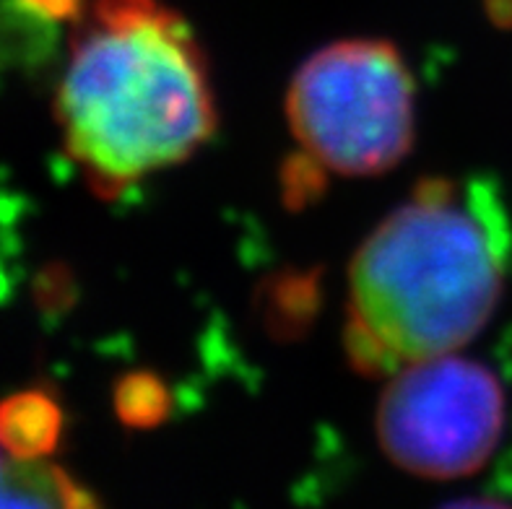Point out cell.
<instances>
[{"mask_svg": "<svg viewBox=\"0 0 512 509\" xmlns=\"http://www.w3.org/2000/svg\"><path fill=\"white\" fill-rule=\"evenodd\" d=\"M97 497L58 465L19 460L0 471V507H94Z\"/></svg>", "mask_w": 512, "mask_h": 509, "instance_id": "52a82bcc", "label": "cell"}, {"mask_svg": "<svg viewBox=\"0 0 512 509\" xmlns=\"http://www.w3.org/2000/svg\"><path fill=\"white\" fill-rule=\"evenodd\" d=\"M507 252L505 211L487 185L471 187V198H411L351 260L349 310L406 364L453 354L489 323Z\"/></svg>", "mask_w": 512, "mask_h": 509, "instance_id": "7a4b0ae2", "label": "cell"}, {"mask_svg": "<svg viewBox=\"0 0 512 509\" xmlns=\"http://www.w3.org/2000/svg\"><path fill=\"white\" fill-rule=\"evenodd\" d=\"M58 52L55 21L21 0H0V68L39 71Z\"/></svg>", "mask_w": 512, "mask_h": 509, "instance_id": "ba28073f", "label": "cell"}, {"mask_svg": "<svg viewBox=\"0 0 512 509\" xmlns=\"http://www.w3.org/2000/svg\"><path fill=\"white\" fill-rule=\"evenodd\" d=\"M52 21H78L84 13V0H21Z\"/></svg>", "mask_w": 512, "mask_h": 509, "instance_id": "4fadbf2b", "label": "cell"}, {"mask_svg": "<svg viewBox=\"0 0 512 509\" xmlns=\"http://www.w3.org/2000/svg\"><path fill=\"white\" fill-rule=\"evenodd\" d=\"M505 429V393L479 361L432 356L393 374L377 408V437L398 468L461 478L487 463Z\"/></svg>", "mask_w": 512, "mask_h": 509, "instance_id": "277c9868", "label": "cell"}, {"mask_svg": "<svg viewBox=\"0 0 512 509\" xmlns=\"http://www.w3.org/2000/svg\"><path fill=\"white\" fill-rule=\"evenodd\" d=\"M32 294L37 310L45 317H60L68 310H73V304L78 299V284L73 271L60 260L42 265L32 281Z\"/></svg>", "mask_w": 512, "mask_h": 509, "instance_id": "7c38bea8", "label": "cell"}, {"mask_svg": "<svg viewBox=\"0 0 512 509\" xmlns=\"http://www.w3.org/2000/svg\"><path fill=\"white\" fill-rule=\"evenodd\" d=\"M6 291H8V281L6 276H3V271H0V299L6 297Z\"/></svg>", "mask_w": 512, "mask_h": 509, "instance_id": "9a60e30c", "label": "cell"}, {"mask_svg": "<svg viewBox=\"0 0 512 509\" xmlns=\"http://www.w3.org/2000/svg\"><path fill=\"white\" fill-rule=\"evenodd\" d=\"M414 78L388 39H341L302 63L286 117L302 149L349 177L383 174L414 146Z\"/></svg>", "mask_w": 512, "mask_h": 509, "instance_id": "3957f363", "label": "cell"}, {"mask_svg": "<svg viewBox=\"0 0 512 509\" xmlns=\"http://www.w3.org/2000/svg\"><path fill=\"white\" fill-rule=\"evenodd\" d=\"M323 310V268H284L266 276L255 289L260 328L276 343H297L307 336Z\"/></svg>", "mask_w": 512, "mask_h": 509, "instance_id": "5b68a950", "label": "cell"}, {"mask_svg": "<svg viewBox=\"0 0 512 509\" xmlns=\"http://www.w3.org/2000/svg\"><path fill=\"white\" fill-rule=\"evenodd\" d=\"M112 406L125 429H156L175 411V395L167 382L151 369H133L117 377Z\"/></svg>", "mask_w": 512, "mask_h": 509, "instance_id": "9c48e42d", "label": "cell"}, {"mask_svg": "<svg viewBox=\"0 0 512 509\" xmlns=\"http://www.w3.org/2000/svg\"><path fill=\"white\" fill-rule=\"evenodd\" d=\"M484 11L492 26L510 32L512 29V0H484Z\"/></svg>", "mask_w": 512, "mask_h": 509, "instance_id": "5bb4252c", "label": "cell"}, {"mask_svg": "<svg viewBox=\"0 0 512 509\" xmlns=\"http://www.w3.org/2000/svg\"><path fill=\"white\" fill-rule=\"evenodd\" d=\"M55 115L102 198L182 164L216 133L214 86L193 29L162 0H94Z\"/></svg>", "mask_w": 512, "mask_h": 509, "instance_id": "6da1fadb", "label": "cell"}, {"mask_svg": "<svg viewBox=\"0 0 512 509\" xmlns=\"http://www.w3.org/2000/svg\"><path fill=\"white\" fill-rule=\"evenodd\" d=\"M281 203L289 211H307L323 200L328 190V167L320 162L318 156L302 149L299 154L286 156L279 172Z\"/></svg>", "mask_w": 512, "mask_h": 509, "instance_id": "8fae6325", "label": "cell"}, {"mask_svg": "<svg viewBox=\"0 0 512 509\" xmlns=\"http://www.w3.org/2000/svg\"><path fill=\"white\" fill-rule=\"evenodd\" d=\"M63 429V406L47 387H29L0 400V447L11 458H47L58 450Z\"/></svg>", "mask_w": 512, "mask_h": 509, "instance_id": "8992f818", "label": "cell"}, {"mask_svg": "<svg viewBox=\"0 0 512 509\" xmlns=\"http://www.w3.org/2000/svg\"><path fill=\"white\" fill-rule=\"evenodd\" d=\"M344 351L351 367L370 380L393 377L403 369L401 364H406L396 348L354 310H349L344 325Z\"/></svg>", "mask_w": 512, "mask_h": 509, "instance_id": "30bf717a", "label": "cell"}, {"mask_svg": "<svg viewBox=\"0 0 512 509\" xmlns=\"http://www.w3.org/2000/svg\"><path fill=\"white\" fill-rule=\"evenodd\" d=\"M0 471H3V465H0Z\"/></svg>", "mask_w": 512, "mask_h": 509, "instance_id": "2e32d148", "label": "cell"}]
</instances>
